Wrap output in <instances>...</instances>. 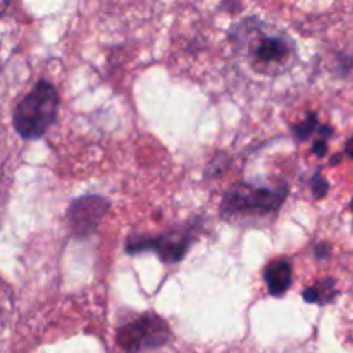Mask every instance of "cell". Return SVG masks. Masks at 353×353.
<instances>
[{
	"mask_svg": "<svg viewBox=\"0 0 353 353\" xmlns=\"http://www.w3.org/2000/svg\"><path fill=\"white\" fill-rule=\"evenodd\" d=\"M59 105L61 99L57 90L47 79H40L14 109V130L24 140H38L55 123Z\"/></svg>",
	"mask_w": 353,
	"mask_h": 353,
	"instance_id": "obj_1",
	"label": "cell"
},
{
	"mask_svg": "<svg viewBox=\"0 0 353 353\" xmlns=\"http://www.w3.org/2000/svg\"><path fill=\"white\" fill-rule=\"evenodd\" d=\"M288 188L285 185L274 188L238 183L231 186L223 196L221 212L223 216H268L276 212L285 202Z\"/></svg>",
	"mask_w": 353,
	"mask_h": 353,
	"instance_id": "obj_2",
	"label": "cell"
},
{
	"mask_svg": "<svg viewBox=\"0 0 353 353\" xmlns=\"http://www.w3.org/2000/svg\"><path fill=\"white\" fill-rule=\"evenodd\" d=\"M117 345L126 353H138L159 348L171 340L168 321L154 312L141 314L117 330Z\"/></svg>",
	"mask_w": 353,
	"mask_h": 353,
	"instance_id": "obj_3",
	"label": "cell"
},
{
	"mask_svg": "<svg viewBox=\"0 0 353 353\" xmlns=\"http://www.w3.org/2000/svg\"><path fill=\"white\" fill-rule=\"evenodd\" d=\"M192 240V231L185 230L171 231V233L161 234L157 238L134 234L126 240V252L131 255L141 254V252H155L164 264H176L185 259Z\"/></svg>",
	"mask_w": 353,
	"mask_h": 353,
	"instance_id": "obj_4",
	"label": "cell"
},
{
	"mask_svg": "<svg viewBox=\"0 0 353 353\" xmlns=\"http://www.w3.org/2000/svg\"><path fill=\"white\" fill-rule=\"evenodd\" d=\"M110 202L100 195L79 196L69 205L68 223L74 236H90L109 210Z\"/></svg>",
	"mask_w": 353,
	"mask_h": 353,
	"instance_id": "obj_5",
	"label": "cell"
},
{
	"mask_svg": "<svg viewBox=\"0 0 353 353\" xmlns=\"http://www.w3.org/2000/svg\"><path fill=\"white\" fill-rule=\"evenodd\" d=\"M295 55V43L285 34H264L252 50V59L262 69H285Z\"/></svg>",
	"mask_w": 353,
	"mask_h": 353,
	"instance_id": "obj_6",
	"label": "cell"
},
{
	"mask_svg": "<svg viewBox=\"0 0 353 353\" xmlns=\"http://www.w3.org/2000/svg\"><path fill=\"white\" fill-rule=\"evenodd\" d=\"M292 272V261H288V259L285 257L274 259V261H271L265 265L264 281L272 296H283L288 292L290 286H292L293 283Z\"/></svg>",
	"mask_w": 353,
	"mask_h": 353,
	"instance_id": "obj_7",
	"label": "cell"
},
{
	"mask_svg": "<svg viewBox=\"0 0 353 353\" xmlns=\"http://www.w3.org/2000/svg\"><path fill=\"white\" fill-rule=\"evenodd\" d=\"M338 295L336 281L333 278H326L317 281L316 285L307 288L303 292V300L309 303H317V305H326L334 296Z\"/></svg>",
	"mask_w": 353,
	"mask_h": 353,
	"instance_id": "obj_8",
	"label": "cell"
},
{
	"mask_svg": "<svg viewBox=\"0 0 353 353\" xmlns=\"http://www.w3.org/2000/svg\"><path fill=\"white\" fill-rule=\"evenodd\" d=\"M319 130V121H317V116L314 112H309L307 114L305 121H303L302 124H299V126H293V134L296 137V140H307V138L310 137V134L314 133V131Z\"/></svg>",
	"mask_w": 353,
	"mask_h": 353,
	"instance_id": "obj_9",
	"label": "cell"
},
{
	"mask_svg": "<svg viewBox=\"0 0 353 353\" xmlns=\"http://www.w3.org/2000/svg\"><path fill=\"white\" fill-rule=\"evenodd\" d=\"M327 190H330V183L321 176V172H317V174L312 178L314 196H316V199H323V196L327 193Z\"/></svg>",
	"mask_w": 353,
	"mask_h": 353,
	"instance_id": "obj_10",
	"label": "cell"
},
{
	"mask_svg": "<svg viewBox=\"0 0 353 353\" xmlns=\"http://www.w3.org/2000/svg\"><path fill=\"white\" fill-rule=\"evenodd\" d=\"M312 152L317 155V157H324L327 154V140H317L314 143Z\"/></svg>",
	"mask_w": 353,
	"mask_h": 353,
	"instance_id": "obj_11",
	"label": "cell"
},
{
	"mask_svg": "<svg viewBox=\"0 0 353 353\" xmlns=\"http://www.w3.org/2000/svg\"><path fill=\"white\" fill-rule=\"evenodd\" d=\"M316 255L319 259L330 257V248H326L324 245H319V247H316Z\"/></svg>",
	"mask_w": 353,
	"mask_h": 353,
	"instance_id": "obj_12",
	"label": "cell"
},
{
	"mask_svg": "<svg viewBox=\"0 0 353 353\" xmlns=\"http://www.w3.org/2000/svg\"><path fill=\"white\" fill-rule=\"evenodd\" d=\"M345 154H347L350 159H353V137L348 138V141L345 143Z\"/></svg>",
	"mask_w": 353,
	"mask_h": 353,
	"instance_id": "obj_13",
	"label": "cell"
},
{
	"mask_svg": "<svg viewBox=\"0 0 353 353\" xmlns=\"http://www.w3.org/2000/svg\"><path fill=\"white\" fill-rule=\"evenodd\" d=\"M352 210H353V200H352Z\"/></svg>",
	"mask_w": 353,
	"mask_h": 353,
	"instance_id": "obj_14",
	"label": "cell"
}]
</instances>
